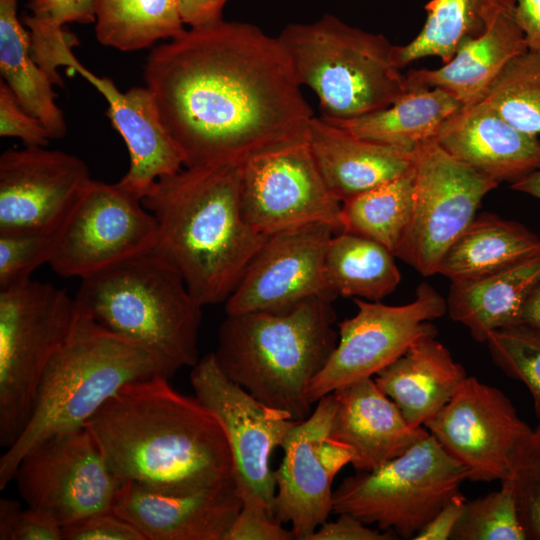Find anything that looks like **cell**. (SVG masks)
Returning a JSON list of instances; mask_svg holds the SVG:
<instances>
[{
	"instance_id": "30",
	"label": "cell",
	"mask_w": 540,
	"mask_h": 540,
	"mask_svg": "<svg viewBox=\"0 0 540 540\" xmlns=\"http://www.w3.org/2000/svg\"><path fill=\"white\" fill-rule=\"evenodd\" d=\"M0 71L18 104L39 119L51 138L67 132L64 115L55 102L54 85L31 52V35L17 16V0H0Z\"/></svg>"
},
{
	"instance_id": "44",
	"label": "cell",
	"mask_w": 540,
	"mask_h": 540,
	"mask_svg": "<svg viewBox=\"0 0 540 540\" xmlns=\"http://www.w3.org/2000/svg\"><path fill=\"white\" fill-rule=\"evenodd\" d=\"M33 16L58 25L95 22L94 0H31Z\"/></svg>"
},
{
	"instance_id": "8",
	"label": "cell",
	"mask_w": 540,
	"mask_h": 540,
	"mask_svg": "<svg viewBox=\"0 0 540 540\" xmlns=\"http://www.w3.org/2000/svg\"><path fill=\"white\" fill-rule=\"evenodd\" d=\"M74 298L29 279L0 289V444L7 449L31 414L44 371L67 339Z\"/></svg>"
},
{
	"instance_id": "17",
	"label": "cell",
	"mask_w": 540,
	"mask_h": 540,
	"mask_svg": "<svg viewBox=\"0 0 540 540\" xmlns=\"http://www.w3.org/2000/svg\"><path fill=\"white\" fill-rule=\"evenodd\" d=\"M424 427L481 482L506 479L533 432L501 390L472 376Z\"/></svg>"
},
{
	"instance_id": "22",
	"label": "cell",
	"mask_w": 540,
	"mask_h": 540,
	"mask_svg": "<svg viewBox=\"0 0 540 540\" xmlns=\"http://www.w3.org/2000/svg\"><path fill=\"white\" fill-rule=\"evenodd\" d=\"M526 51L515 17V0H496L479 35L465 39L443 66L410 70L407 86L440 88L463 106L472 105L482 101L504 68Z\"/></svg>"
},
{
	"instance_id": "46",
	"label": "cell",
	"mask_w": 540,
	"mask_h": 540,
	"mask_svg": "<svg viewBox=\"0 0 540 540\" xmlns=\"http://www.w3.org/2000/svg\"><path fill=\"white\" fill-rule=\"evenodd\" d=\"M466 499L455 494L414 536L415 540H448L464 511Z\"/></svg>"
},
{
	"instance_id": "40",
	"label": "cell",
	"mask_w": 540,
	"mask_h": 540,
	"mask_svg": "<svg viewBox=\"0 0 540 540\" xmlns=\"http://www.w3.org/2000/svg\"><path fill=\"white\" fill-rule=\"evenodd\" d=\"M0 540H62V528L46 514L14 500H0Z\"/></svg>"
},
{
	"instance_id": "2",
	"label": "cell",
	"mask_w": 540,
	"mask_h": 540,
	"mask_svg": "<svg viewBox=\"0 0 540 540\" xmlns=\"http://www.w3.org/2000/svg\"><path fill=\"white\" fill-rule=\"evenodd\" d=\"M169 380L154 375L126 384L86 423L109 468L121 483L181 493L233 477L220 423Z\"/></svg>"
},
{
	"instance_id": "23",
	"label": "cell",
	"mask_w": 540,
	"mask_h": 540,
	"mask_svg": "<svg viewBox=\"0 0 540 540\" xmlns=\"http://www.w3.org/2000/svg\"><path fill=\"white\" fill-rule=\"evenodd\" d=\"M332 393L336 409L329 436L351 449L356 471L378 468L429 434L411 425L372 377Z\"/></svg>"
},
{
	"instance_id": "10",
	"label": "cell",
	"mask_w": 540,
	"mask_h": 540,
	"mask_svg": "<svg viewBox=\"0 0 540 540\" xmlns=\"http://www.w3.org/2000/svg\"><path fill=\"white\" fill-rule=\"evenodd\" d=\"M31 52L36 62L56 85L63 81L58 66L78 72L108 103L107 116L123 138L130 156L129 169L118 183L143 197L161 177L184 167L183 156L166 129L151 91L132 87L120 91L108 77H98L84 67L72 53L73 34L63 26L31 18L27 21Z\"/></svg>"
},
{
	"instance_id": "49",
	"label": "cell",
	"mask_w": 540,
	"mask_h": 540,
	"mask_svg": "<svg viewBox=\"0 0 540 540\" xmlns=\"http://www.w3.org/2000/svg\"><path fill=\"white\" fill-rule=\"evenodd\" d=\"M520 325L540 330V283L531 292L523 306Z\"/></svg>"
},
{
	"instance_id": "1",
	"label": "cell",
	"mask_w": 540,
	"mask_h": 540,
	"mask_svg": "<svg viewBox=\"0 0 540 540\" xmlns=\"http://www.w3.org/2000/svg\"><path fill=\"white\" fill-rule=\"evenodd\" d=\"M184 166L243 163L302 139L313 111L277 37L223 18L155 47L145 67Z\"/></svg>"
},
{
	"instance_id": "11",
	"label": "cell",
	"mask_w": 540,
	"mask_h": 540,
	"mask_svg": "<svg viewBox=\"0 0 540 540\" xmlns=\"http://www.w3.org/2000/svg\"><path fill=\"white\" fill-rule=\"evenodd\" d=\"M27 506L60 527L112 511L121 482L86 427L54 434L20 460L14 479Z\"/></svg>"
},
{
	"instance_id": "16",
	"label": "cell",
	"mask_w": 540,
	"mask_h": 540,
	"mask_svg": "<svg viewBox=\"0 0 540 540\" xmlns=\"http://www.w3.org/2000/svg\"><path fill=\"white\" fill-rule=\"evenodd\" d=\"M194 396L216 417L229 444L240 496L260 498L273 514V451L295 425L290 415L270 407L231 380L214 352L200 358L190 374Z\"/></svg>"
},
{
	"instance_id": "14",
	"label": "cell",
	"mask_w": 540,
	"mask_h": 540,
	"mask_svg": "<svg viewBox=\"0 0 540 540\" xmlns=\"http://www.w3.org/2000/svg\"><path fill=\"white\" fill-rule=\"evenodd\" d=\"M157 223L142 197L93 180L62 224L49 266L85 278L155 247Z\"/></svg>"
},
{
	"instance_id": "26",
	"label": "cell",
	"mask_w": 540,
	"mask_h": 540,
	"mask_svg": "<svg viewBox=\"0 0 540 540\" xmlns=\"http://www.w3.org/2000/svg\"><path fill=\"white\" fill-rule=\"evenodd\" d=\"M467 377L436 335H428L415 341L374 380L411 425L424 426Z\"/></svg>"
},
{
	"instance_id": "48",
	"label": "cell",
	"mask_w": 540,
	"mask_h": 540,
	"mask_svg": "<svg viewBox=\"0 0 540 540\" xmlns=\"http://www.w3.org/2000/svg\"><path fill=\"white\" fill-rule=\"evenodd\" d=\"M515 17L528 50L540 53V0H515Z\"/></svg>"
},
{
	"instance_id": "31",
	"label": "cell",
	"mask_w": 540,
	"mask_h": 540,
	"mask_svg": "<svg viewBox=\"0 0 540 540\" xmlns=\"http://www.w3.org/2000/svg\"><path fill=\"white\" fill-rule=\"evenodd\" d=\"M394 254L364 236L340 232L333 235L326 253L325 271L336 296L380 301L401 280Z\"/></svg>"
},
{
	"instance_id": "43",
	"label": "cell",
	"mask_w": 540,
	"mask_h": 540,
	"mask_svg": "<svg viewBox=\"0 0 540 540\" xmlns=\"http://www.w3.org/2000/svg\"><path fill=\"white\" fill-rule=\"evenodd\" d=\"M62 528V540H145L142 533L113 511L94 514Z\"/></svg>"
},
{
	"instance_id": "42",
	"label": "cell",
	"mask_w": 540,
	"mask_h": 540,
	"mask_svg": "<svg viewBox=\"0 0 540 540\" xmlns=\"http://www.w3.org/2000/svg\"><path fill=\"white\" fill-rule=\"evenodd\" d=\"M0 136L20 138L26 146H46L51 139L42 122L21 108L3 81L0 82Z\"/></svg>"
},
{
	"instance_id": "28",
	"label": "cell",
	"mask_w": 540,
	"mask_h": 540,
	"mask_svg": "<svg viewBox=\"0 0 540 540\" xmlns=\"http://www.w3.org/2000/svg\"><path fill=\"white\" fill-rule=\"evenodd\" d=\"M462 106L440 88H410L383 109L347 120H326L362 138L413 151L435 140L445 121Z\"/></svg>"
},
{
	"instance_id": "20",
	"label": "cell",
	"mask_w": 540,
	"mask_h": 540,
	"mask_svg": "<svg viewBox=\"0 0 540 540\" xmlns=\"http://www.w3.org/2000/svg\"><path fill=\"white\" fill-rule=\"evenodd\" d=\"M306 419L297 421L285 437L283 458L275 474L273 516L289 524L298 540H308L333 512L332 482L336 474L320 454L336 409L333 393L320 398Z\"/></svg>"
},
{
	"instance_id": "19",
	"label": "cell",
	"mask_w": 540,
	"mask_h": 540,
	"mask_svg": "<svg viewBox=\"0 0 540 540\" xmlns=\"http://www.w3.org/2000/svg\"><path fill=\"white\" fill-rule=\"evenodd\" d=\"M92 181L79 157L44 146L0 156V233L58 227Z\"/></svg>"
},
{
	"instance_id": "37",
	"label": "cell",
	"mask_w": 540,
	"mask_h": 540,
	"mask_svg": "<svg viewBox=\"0 0 540 540\" xmlns=\"http://www.w3.org/2000/svg\"><path fill=\"white\" fill-rule=\"evenodd\" d=\"M486 343L494 363L529 389L540 421V330L526 325L502 328Z\"/></svg>"
},
{
	"instance_id": "13",
	"label": "cell",
	"mask_w": 540,
	"mask_h": 540,
	"mask_svg": "<svg viewBox=\"0 0 540 540\" xmlns=\"http://www.w3.org/2000/svg\"><path fill=\"white\" fill-rule=\"evenodd\" d=\"M413 170L412 220L394 256L431 276L498 183L451 156L435 140L413 150Z\"/></svg>"
},
{
	"instance_id": "12",
	"label": "cell",
	"mask_w": 540,
	"mask_h": 540,
	"mask_svg": "<svg viewBox=\"0 0 540 540\" xmlns=\"http://www.w3.org/2000/svg\"><path fill=\"white\" fill-rule=\"evenodd\" d=\"M356 314L338 324V341L322 370L313 378L308 398L323 396L355 381L372 377L402 356L418 339L437 335L431 320L447 312V303L429 283L404 305L357 299Z\"/></svg>"
},
{
	"instance_id": "32",
	"label": "cell",
	"mask_w": 540,
	"mask_h": 540,
	"mask_svg": "<svg viewBox=\"0 0 540 540\" xmlns=\"http://www.w3.org/2000/svg\"><path fill=\"white\" fill-rule=\"evenodd\" d=\"M99 43L129 52L185 31L177 0H94Z\"/></svg>"
},
{
	"instance_id": "35",
	"label": "cell",
	"mask_w": 540,
	"mask_h": 540,
	"mask_svg": "<svg viewBox=\"0 0 540 540\" xmlns=\"http://www.w3.org/2000/svg\"><path fill=\"white\" fill-rule=\"evenodd\" d=\"M482 101L518 130L540 138V53L515 57Z\"/></svg>"
},
{
	"instance_id": "27",
	"label": "cell",
	"mask_w": 540,
	"mask_h": 540,
	"mask_svg": "<svg viewBox=\"0 0 540 540\" xmlns=\"http://www.w3.org/2000/svg\"><path fill=\"white\" fill-rule=\"evenodd\" d=\"M540 283V250L490 274L453 281L446 300L451 319L478 342L496 330L520 325L523 306Z\"/></svg>"
},
{
	"instance_id": "47",
	"label": "cell",
	"mask_w": 540,
	"mask_h": 540,
	"mask_svg": "<svg viewBox=\"0 0 540 540\" xmlns=\"http://www.w3.org/2000/svg\"><path fill=\"white\" fill-rule=\"evenodd\" d=\"M228 0H177L184 24L189 27L206 25L222 19Z\"/></svg>"
},
{
	"instance_id": "29",
	"label": "cell",
	"mask_w": 540,
	"mask_h": 540,
	"mask_svg": "<svg viewBox=\"0 0 540 540\" xmlns=\"http://www.w3.org/2000/svg\"><path fill=\"white\" fill-rule=\"evenodd\" d=\"M540 250V237L520 223L483 213L443 255L437 274L453 281L475 279Z\"/></svg>"
},
{
	"instance_id": "36",
	"label": "cell",
	"mask_w": 540,
	"mask_h": 540,
	"mask_svg": "<svg viewBox=\"0 0 540 540\" xmlns=\"http://www.w3.org/2000/svg\"><path fill=\"white\" fill-rule=\"evenodd\" d=\"M484 497L466 502L452 533L453 540H526L510 483Z\"/></svg>"
},
{
	"instance_id": "15",
	"label": "cell",
	"mask_w": 540,
	"mask_h": 540,
	"mask_svg": "<svg viewBox=\"0 0 540 540\" xmlns=\"http://www.w3.org/2000/svg\"><path fill=\"white\" fill-rule=\"evenodd\" d=\"M240 204L246 223L267 236L313 223L341 232L342 203L323 180L306 136L243 162Z\"/></svg>"
},
{
	"instance_id": "39",
	"label": "cell",
	"mask_w": 540,
	"mask_h": 540,
	"mask_svg": "<svg viewBox=\"0 0 540 540\" xmlns=\"http://www.w3.org/2000/svg\"><path fill=\"white\" fill-rule=\"evenodd\" d=\"M504 480L514 491L527 539L540 540V421Z\"/></svg>"
},
{
	"instance_id": "4",
	"label": "cell",
	"mask_w": 540,
	"mask_h": 540,
	"mask_svg": "<svg viewBox=\"0 0 540 540\" xmlns=\"http://www.w3.org/2000/svg\"><path fill=\"white\" fill-rule=\"evenodd\" d=\"M331 300L283 311L227 314L214 352L221 370L260 402L294 421L312 413L308 389L338 341Z\"/></svg>"
},
{
	"instance_id": "45",
	"label": "cell",
	"mask_w": 540,
	"mask_h": 540,
	"mask_svg": "<svg viewBox=\"0 0 540 540\" xmlns=\"http://www.w3.org/2000/svg\"><path fill=\"white\" fill-rule=\"evenodd\" d=\"M399 537L391 531L370 529L358 518L339 514L336 521L322 523L308 540H394Z\"/></svg>"
},
{
	"instance_id": "6",
	"label": "cell",
	"mask_w": 540,
	"mask_h": 540,
	"mask_svg": "<svg viewBox=\"0 0 540 540\" xmlns=\"http://www.w3.org/2000/svg\"><path fill=\"white\" fill-rule=\"evenodd\" d=\"M154 375L161 372L150 353L77 310L67 339L44 371L23 431L0 457V489L14 479L33 446L85 427L123 386Z\"/></svg>"
},
{
	"instance_id": "24",
	"label": "cell",
	"mask_w": 540,
	"mask_h": 540,
	"mask_svg": "<svg viewBox=\"0 0 540 540\" xmlns=\"http://www.w3.org/2000/svg\"><path fill=\"white\" fill-rule=\"evenodd\" d=\"M435 141L498 184L540 169V138L518 130L484 101L462 106L445 121Z\"/></svg>"
},
{
	"instance_id": "33",
	"label": "cell",
	"mask_w": 540,
	"mask_h": 540,
	"mask_svg": "<svg viewBox=\"0 0 540 540\" xmlns=\"http://www.w3.org/2000/svg\"><path fill=\"white\" fill-rule=\"evenodd\" d=\"M414 202L412 165L403 175L343 202L341 232L372 239L394 254L410 226Z\"/></svg>"
},
{
	"instance_id": "3",
	"label": "cell",
	"mask_w": 540,
	"mask_h": 540,
	"mask_svg": "<svg viewBox=\"0 0 540 540\" xmlns=\"http://www.w3.org/2000/svg\"><path fill=\"white\" fill-rule=\"evenodd\" d=\"M242 164L184 166L159 178L142 199L157 223L155 248L202 306L226 302L269 237L242 215Z\"/></svg>"
},
{
	"instance_id": "9",
	"label": "cell",
	"mask_w": 540,
	"mask_h": 540,
	"mask_svg": "<svg viewBox=\"0 0 540 540\" xmlns=\"http://www.w3.org/2000/svg\"><path fill=\"white\" fill-rule=\"evenodd\" d=\"M466 479V470L429 433L378 468L346 477L333 491V513L413 539Z\"/></svg>"
},
{
	"instance_id": "18",
	"label": "cell",
	"mask_w": 540,
	"mask_h": 540,
	"mask_svg": "<svg viewBox=\"0 0 540 540\" xmlns=\"http://www.w3.org/2000/svg\"><path fill=\"white\" fill-rule=\"evenodd\" d=\"M334 232L313 223L270 235L226 300V314L283 311L313 298L334 301L325 271Z\"/></svg>"
},
{
	"instance_id": "41",
	"label": "cell",
	"mask_w": 540,
	"mask_h": 540,
	"mask_svg": "<svg viewBox=\"0 0 540 540\" xmlns=\"http://www.w3.org/2000/svg\"><path fill=\"white\" fill-rule=\"evenodd\" d=\"M242 507L225 540H292L291 529L277 521L269 507L254 495L243 496Z\"/></svg>"
},
{
	"instance_id": "38",
	"label": "cell",
	"mask_w": 540,
	"mask_h": 540,
	"mask_svg": "<svg viewBox=\"0 0 540 540\" xmlns=\"http://www.w3.org/2000/svg\"><path fill=\"white\" fill-rule=\"evenodd\" d=\"M61 227L0 233V289L31 279L39 266L49 263Z\"/></svg>"
},
{
	"instance_id": "7",
	"label": "cell",
	"mask_w": 540,
	"mask_h": 540,
	"mask_svg": "<svg viewBox=\"0 0 540 540\" xmlns=\"http://www.w3.org/2000/svg\"><path fill=\"white\" fill-rule=\"evenodd\" d=\"M300 85L319 99L322 116L356 118L394 103L408 91L394 63V46L382 34L352 27L326 14L287 25L277 36Z\"/></svg>"
},
{
	"instance_id": "5",
	"label": "cell",
	"mask_w": 540,
	"mask_h": 540,
	"mask_svg": "<svg viewBox=\"0 0 540 540\" xmlns=\"http://www.w3.org/2000/svg\"><path fill=\"white\" fill-rule=\"evenodd\" d=\"M80 280L77 310L150 353L162 376L198 363L203 306L155 247Z\"/></svg>"
},
{
	"instance_id": "25",
	"label": "cell",
	"mask_w": 540,
	"mask_h": 540,
	"mask_svg": "<svg viewBox=\"0 0 540 540\" xmlns=\"http://www.w3.org/2000/svg\"><path fill=\"white\" fill-rule=\"evenodd\" d=\"M306 139L329 191L341 203L406 173L413 151L362 138L313 116Z\"/></svg>"
},
{
	"instance_id": "34",
	"label": "cell",
	"mask_w": 540,
	"mask_h": 540,
	"mask_svg": "<svg viewBox=\"0 0 540 540\" xmlns=\"http://www.w3.org/2000/svg\"><path fill=\"white\" fill-rule=\"evenodd\" d=\"M496 0H430L425 5L426 22L408 44L394 46L393 60L402 69L424 57L451 60L458 46L485 28Z\"/></svg>"
},
{
	"instance_id": "21",
	"label": "cell",
	"mask_w": 540,
	"mask_h": 540,
	"mask_svg": "<svg viewBox=\"0 0 540 540\" xmlns=\"http://www.w3.org/2000/svg\"><path fill=\"white\" fill-rule=\"evenodd\" d=\"M242 507L234 477L194 492L122 483L112 511L145 540H225Z\"/></svg>"
},
{
	"instance_id": "50",
	"label": "cell",
	"mask_w": 540,
	"mask_h": 540,
	"mask_svg": "<svg viewBox=\"0 0 540 540\" xmlns=\"http://www.w3.org/2000/svg\"><path fill=\"white\" fill-rule=\"evenodd\" d=\"M511 189L528 194L540 200V169L513 182Z\"/></svg>"
}]
</instances>
